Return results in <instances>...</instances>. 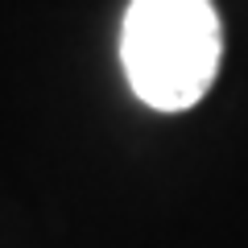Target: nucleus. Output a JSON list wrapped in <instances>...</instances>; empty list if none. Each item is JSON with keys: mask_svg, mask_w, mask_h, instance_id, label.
Instances as JSON below:
<instances>
[{"mask_svg": "<svg viewBox=\"0 0 248 248\" xmlns=\"http://www.w3.org/2000/svg\"><path fill=\"white\" fill-rule=\"evenodd\" d=\"M223 29L211 0H128L120 62L153 112H186L219 75Z\"/></svg>", "mask_w": 248, "mask_h": 248, "instance_id": "nucleus-1", "label": "nucleus"}]
</instances>
